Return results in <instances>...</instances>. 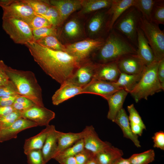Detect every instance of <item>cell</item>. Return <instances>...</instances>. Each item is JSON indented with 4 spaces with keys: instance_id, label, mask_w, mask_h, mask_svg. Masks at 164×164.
<instances>
[{
    "instance_id": "1",
    "label": "cell",
    "mask_w": 164,
    "mask_h": 164,
    "mask_svg": "<svg viewBox=\"0 0 164 164\" xmlns=\"http://www.w3.org/2000/svg\"><path fill=\"white\" fill-rule=\"evenodd\" d=\"M25 45L44 72L60 84L69 79L80 65L65 52L44 47L35 41Z\"/></svg>"
},
{
    "instance_id": "2",
    "label": "cell",
    "mask_w": 164,
    "mask_h": 164,
    "mask_svg": "<svg viewBox=\"0 0 164 164\" xmlns=\"http://www.w3.org/2000/svg\"><path fill=\"white\" fill-rule=\"evenodd\" d=\"M137 48L126 38L113 29L105 38L101 46L92 55L93 61L104 63L117 61L123 56L137 54Z\"/></svg>"
},
{
    "instance_id": "3",
    "label": "cell",
    "mask_w": 164,
    "mask_h": 164,
    "mask_svg": "<svg viewBox=\"0 0 164 164\" xmlns=\"http://www.w3.org/2000/svg\"><path fill=\"white\" fill-rule=\"evenodd\" d=\"M5 71L19 95L30 99L38 106L44 107L42 89L33 72L15 69L7 65Z\"/></svg>"
},
{
    "instance_id": "4",
    "label": "cell",
    "mask_w": 164,
    "mask_h": 164,
    "mask_svg": "<svg viewBox=\"0 0 164 164\" xmlns=\"http://www.w3.org/2000/svg\"><path fill=\"white\" fill-rule=\"evenodd\" d=\"M159 63L155 60L145 67L140 80L130 93L136 102L142 99L147 100L149 96L164 91L157 75Z\"/></svg>"
},
{
    "instance_id": "5",
    "label": "cell",
    "mask_w": 164,
    "mask_h": 164,
    "mask_svg": "<svg viewBox=\"0 0 164 164\" xmlns=\"http://www.w3.org/2000/svg\"><path fill=\"white\" fill-rule=\"evenodd\" d=\"M142 15L134 6L126 9L114 23L112 29L126 38L137 48V32Z\"/></svg>"
},
{
    "instance_id": "6",
    "label": "cell",
    "mask_w": 164,
    "mask_h": 164,
    "mask_svg": "<svg viewBox=\"0 0 164 164\" xmlns=\"http://www.w3.org/2000/svg\"><path fill=\"white\" fill-rule=\"evenodd\" d=\"M139 28L153 51L155 60L159 62L164 58V31L159 25L148 21L142 16Z\"/></svg>"
},
{
    "instance_id": "7",
    "label": "cell",
    "mask_w": 164,
    "mask_h": 164,
    "mask_svg": "<svg viewBox=\"0 0 164 164\" xmlns=\"http://www.w3.org/2000/svg\"><path fill=\"white\" fill-rule=\"evenodd\" d=\"M105 39L90 38L68 43L65 45V52L80 63L89 59V57L101 46Z\"/></svg>"
},
{
    "instance_id": "8",
    "label": "cell",
    "mask_w": 164,
    "mask_h": 164,
    "mask_svg": "<svg viewBox=\"0 0 164 164\" xmlns=\"http://www.w3.org/2000/svg\"><path fill=\"white\" fill-rule=\"evenodd\" d=\"M2 19L3 29L15 43L25 45L35 41L32 31L28 23L15 19Z\"/></svg>"
},
{
    "instance_id": "9",
    "label": "cell",
    "mask_w": 164,
    "mask_h": 164,
    "mask_svg": "<svg viewBox=\"0 0 164 164\" xmlns=\"http://www.w3.org/2000/svg\"><path fill=\"white\" fill-rule=\"evenodd\" d=\"M108 8L94 12L91 17L87 25V31L90 38H104L109 31L108 29L109 15Z\"/></svg>"
},
{
    "instance_id": "10",
    "label": "cell",
    "mask_w": 164,
    "mask_h": 164,
    "mask_svg": "<svg viewBox=\"0 0 164 164\" xmlns=\"http://www.w3.org/2000/svg\"><path fill=\"white\" fill-rule=\"evenodd\" d=\"M2 9V19H17L28 24L36 15L31 7L23 0H15L8 6Z\"/></svg>"
},
{
    "instance_id": "11",
    "label": "cell",
    "mask_w": 164,
    "mask_h": 164,
    "mask_svg": "<svg viewBox=\"0 0 164 164\" xmlns=\"http://www.w3.org/2000/svg\"><path fill=\"white\" fill-rule=\"evenodd\" d=\"M97 63L89 59L80 63V65L67 81L83 87L93 80Z\"/></svg>"
},
{
    "instance_id": "12",
    "label": "cell",
    "mask_w": 164,
    "mask_h": 164,
    "mask_svg": "<svg viewBox=\"0 0 164 164\" xmlns=\"http://www.w3.org/2000/svg\"><path fill=\"white\" fill-rule=\"evenodd\" d=\"M55 113L44 107L35 105L22 112V118L28 119L40 126L49 125L55 117Z\"/></svg>"
},
{
    "instance_id": "13",
    "label": "cell",
    "mask_w": 164,
    "mask_h": 164,
    "mask_svg": "<svg viewBox=\"0 0 164 164\" xmlns=\"http://www.w3.org/2000/svg\"><path fill=\"white\" fill-rule=\"evenodd\" d=\"M122 89L115 82L93 80L83 87L82 94H90L99 95L106 100L113 94Z\"/></svg>"
},
{
    "instance_id": "14",
    "label": "cell",
    "mask_w": 164,
    "mask_h": 164,
    "mask_svg": "<svg viewBox=\"0 0 164 164\" xmlns=\"http://www.w3.org/2000/svg\"><path fill=\"white\" fill-rule=\"evenodd\" d=\"M121 73L138 74L142 72L146 66L137 54L125 55L116 61Z\"/></svg>"
},
{
    "instance_id": "15",
    "label": "cell",
    "mask_w": 164,
    "mask_h": 164,
    "mask_svg": "<svg viewBox=\"0 0 164 164\" xmlns=\"http://www.w3.org/2000/svg\"><path fill=\"white\" fill-rule=\"evenodd\" d=\"M84 34L81 22L78 19L74 18L67 21L60 31L57 30V37L58 39L62 37L70 42H75V40L82 38Z\"/></svg>"
},
{
    "instance_id": "16",
    "label": "cell",
    "mask_w": 164,
    "mask_h": 164,
    "mask_svg": "<svg viewBox=\"0 0 164 164\" xmlns=\"http://www.w3.org/2000/svg\"><path fill=\"white\" fill-rule=\"evenodd\" d=\"M84 130V149L94 155L111 145L109 142L103 141L100 138L93 126H86Z\"/></svg>"
},
{
    "instance_id": "17",
    "label": "cell",
    "mask_w": 164,
    "mask_h": 164,
    "mask_svg": "<svg viewBox=\"0 0 164 164\" xmlns=\"http://www.w3.org/2000/svg\"><path fill=\"white\" fill-rule=\"evenodd\" d=\"M121 72L116 61L104 63H98L93 80L116 82Z\"/></svg>"
},
{
    "instance_id": "18",
    "label": "cell",
    "mask_w": 164,
    "mask_h": 164,
    "mask_svg": "<svg viewBox=\"0 0 164 164\" xmlns=\"http://www.w3.org/2000/svg\"><path fill=\"white\" fill-rule=\"evenodd\" d=\"M37 125L28 119L22 117L19 118L9 127L2 129L0 132V142L17 138L20 132Z\"/></svg>"
},
{
    "instance_id": "19",
    "label": "cell",
    "mask_w": 164,
    "mask_h": 164,
    "mask_svg": "<svg viewBox=\"0 0 164 164\" xmlns=\"http://www.w3.org/2000/svg\"><path fill=\"white\" fill-rule=\"evenodd\" d=\"M52 97L53 104L57 105L75 96L82 94L83 87L77 86L67 81L62 84Z\"/></svg>"
},
{
    "instance_id": "20",
    "label": "cell",
    "mask_w": 164,
    "mask_h": 164,
    "mask_svg": "<svg viewBox=\"0 0 164 164\" xmlns=\"http://www.w3.org/2000/svg\"><path fill=\"white\" fill-rule=\"evenodd\" d=\"M82 0H50V4L57 9L60 14L61 25L69 16L80 9Z\"/></svg>"
},
{
    "instance_id": "21",
    "label": "cell",
    "mask_w": 164,
    "mask_h": 164,
    "mask_svg": "<svg viewBox=\"0 0 164 164\" xmlns=\"http://www.w3.org/2000/svg\"><path fill=\"white\" fill-rule=\"evenodd\" d=\"M137 55L147 66L155 60L153 51L143 32L139 27L137 32Z\"/></svg>"
},
{
    "instance_id": "22",
    "label": "cell",
    "mask_w": 164,
    "mask_h": 164,
    "mask_svg": "<svg viewBox=\"0 0 164 164\" xmlns=\"http://www.w3.org/2000/svg\"><path fill=\"white\" fill-rule=\"evenodd\" d=\"M113 122L120 127L124 137L131 140L137 147H141L138 136L132 132L128 116L124 108H122L118 112Z\"/></svg>"
},
{
    "instance_id": "23",
    "label": "cell",
    "mask_w": 164,
    "mask_h": 164,
    "mask_svg": "<svg viewBox=\"0 0 164 164\" xmlns=\"http://www.w3.org/2000/svg\"><path fill=\"white\" fill-rule=\"evenodd\" d=\"M57 132L55 126L53 125L41 150L45 164L51 159H53L56 153L57 147Z\"/></svg>"
},
{
    "instance_id": "24",
    "label": "cell",
    "mask_w": 164,
    "mask_h": 164,
    "mask_svg": "<svg viewBox=\"0 0 164 164\" xmlns=\"http://www.w3.org/2000/svg\"><path fill=\"white\" fill-rule=\"evenodd\" d=\"M134 0H112L108 9L109 15L108 29L109 31L118 18L128 8L133 5Z\"/></svg>"
},
{
    "instance_id": "25",
    "label": "cell",
    "mask_w": 164,
    "mask_h": 164,
    "mask_svg": "<svg viewBox=\"0 0 164 164\" xmlns=\"http://www.w3.org/2000/svg\"><path fill=\"white\" fill-rule=\"evenodd\" d=\"M128 93L123 89H121L106 99L109 106L107 115L108 119L113 121L118 112L123 108V103Z\"/></svg>"
},
{
    "instance_id": "26",
    "label": "cell",
    "mask_w": 164,
    "mask_h": 164,
    "mask_svg": "<svg viewBox=\"0 0 164 164\" xmlns=\"http://www.w3.org/2000/svg\"><path fill=\"white\" fill-rule=\"evenodd\" d=\"M52 126H47L38 134L26 139L23 148L24 153L26 155L32 150H41Z\"/></svg>"
},
{
    "instance_id": "27",
    "label": "cell",
    "mask_w": 164,
    "mask_h": 164,
    "mask_svg": "<svg viewBox=\"0 0 164 164\" xmlns=\"http://www.w3.org/2000/svg\"><path fill=\"white\" fill-rule=\"evenodd\" d=\"M123 154L122 150L111 145L94 155L98 164H115Z\"/></svg>"
},
{
    "instance_id": "28",
    "label": "cell",
    "mask_w": 164,
    "mask_h": 164,
    "mask_svg": "<svg viewBox=\"0 0 164 164\" xmlns=\"http://www.w3.org/2000/svg\"><path fill=\"white\" fill-rule=\"evenodd\" d=\"M84 133V130L78 133H65L58 131L57 147L56 155L83 138Z\"/></svg>"
},
{
    "instance_id": "29",
    "label": "cell",
    "mask_w": 164,
    "mask_h": 164,
    "mask_svg": "<svg viewBox=\"0 0 164 164\" xmlns=\"http://www.w3.org/2000/svg\"><path fill=\"white\" fill-rule=\"evenodd\" d=\"M112 0H82L81 7L79 12L82 15L109 8Z\"/></svg>"
},
{
    "instance_id": "30",
    "label": "cell",
    "mask_w": 164,
    "mask_h": 164,
    "mask_svg": "<svg viewBox=\"0 0 164 164\" xmlns=\"http://www.w3.org/2000/svg\"><path fill=\"white\" fill-rule=\"evenodd\" d=\"M143 71L140 73L134 74L121 73L118 79L115 82L119 87L123 89L128 93H130L140 80Z\"/></svg>"
},
{
    "instance_id": "31",
    "label": "cell",
    "mask_w": 164,
    "mask_h": 164,
    "mask_svg": "<svg viewBox=\"0 0 164 164\" xmlns=\"http://www.w3.org/2000/svg\"><path fill=\"white\" fill-rule=\"evenodd\" d=\"M84 149V143L83 139L82 138L78 140L70 147L57 153L53 159L59 162L65 158L74 156Z\"/></svg>"
},
{
    "instance_id": "32",
    "label": "cell",
    "mask_w": 164,
    "mask_h": 164,
    "mask_svg": "<svg viewBox=\"0 0 164 164\" xmlns=\"http://www.w3.org/2000/svg\"><path fill=\"white\" fill-rule=\"evenodd\" d=\"M35 42L41 46L50 50L63 52L65 51V45L54 36H46Z\"/></svg>"
},
{
    "instance_id": "33",
    "label": "cell",
    "mask_w": 164,
    "mask_h": 164,
    "mask_svg": "<svg viewBox=\"0 0 164 164\" xmlns=\"http://www.w3.org/2000/svg\"><path fill=\"white\" fill-rule=\"evenodd\" d=\"M156 0H134L133 5L142 16L150 22L152 11Z\"/></svg>"
},
{
    "instance_id": "34",
    "label": "cell",
    "mask_w": 164,
    "mask_h": 164,
    "mask_svg": "<svg viewBox=\"0 0 164 164\" xmlns=\"http://www.w3.org/2000/svg\"><path fill=\"white\" fill-rule=\"evenodd\" d=\"M150 22L158 25L164 24V0H156L152 11Z\"/></svg>"
},
{
    "instance_id": "35",
    "label": "cell",
    "mask_w": 164,
    "mask_h": 164,
    "mask_svg": "<svg viewBox=\"0 0 164 164\" xmlns=\"http://www.w3.org/2000/svg\"><path fill=\"white\" fill-rule=\"evenodd\" d=\"M155 153L150 149L142 153L134 154L128 158L131 164H148L155 159Z\"/></svg>"
},
{
    "instance_id": "36",
    "label": "cell",
    "mask_w": 164,
    "mask_h": 164,
    "mask_svg": "<svg viewBox=\"0 0 164 164\" xmlns=\"http://www.w3.org/2000/svg\"><path fill=\"white\" fill-rule=\"evenodd\" d=\"M32 9L36 15H43L51 5L49 0H23Z\"/></svg>"
},
{
    "instance_id": "37",
    "label": "cell",
    "mask_w": 164,
    "mask_h": 164,
    "mask_svg": "<svg viewBox=\"0 0 164 164\" xmlns=\"http://www.w3.org/2000/svg\"><path fill=\"white\" fill-rule=\"evenodd\" d=\"M42 16L46 19L53 26L58 28L61 26L60 14L54 6L51 5L46 13Z\"/></svg>"
},
{
    "instance_id": "38",
    "label": "cell",
    "mask_w": 164,
    "mask_h": 164,
    "mask_svg": "<svg viewBox=\"0 0 164 164\" xmlns=\"http://www.w3.org/2000/svg\"><path fill=\"white\" fill-rule=\"evenodd\" d=\"M35 42L43 38L51 36L57 37V28L54 27H43L32 30Z\"/></svg>"
},
{
    "instance_id": "39",
    "label": "cell",
    "mask_w": 164,
    "mask_h": 164,
    "mask_svg": "<svg viewBox=\"0 0 164 164\" xmlns=\"http://www.w3.org/2000/svg\"><path fill=\"white\" fill-rule=\"evenodd\" d=\"M35 105H36L30 99L19 95L12 106L15 111L22 112Z\"/></svg>"
},
{
    "instance_id": "40",
    "label": "cell",
    "mask_w": 164,
    "mask_h": 164,
    "mask_svg": "<svg viewBox=\"0 0 164 164\" xmlns=\"http://www.w3.org/2000/svg\"><path fill=\"white\" fill-rule=\"evenodd\" d=\"M22 117V112L16 111H13L6 116L0 117L1 130L9 127Z\"/></svg>"
},
{
    "instance_id": "41",
    "label": "cell",
    "mask_w": 164,
    "mask_h": 164,
    "mask_svg": "<svg viewBox=\"0 0 164 164\" xmlns=\"http://www.w3.org/2000/svg\"><path fill=\"white\" fill-rule=\"evenodd\" d=\"M28 24L32 31L43 27H53L46 19L38 15H36Z\"/></svg>"
},
{
    "instance_id": "42",
    "label": "cell",
    "mask_w": 164,
    "mask_h": 164,
    "mask_svg": "<svg viewBox=\"0 0 164 164\" xmlns=\"http://www.w3.org/2000/svg\"><path fill=\"white\" fill-rule=\"evenodd\" d=\"M127 108L129 113L128 117L129 122L139 125L144 129H146V126L138 113L135 108L134 104H132L128 106Z\"/></svg>"
},
{
    "instance_id": "43",
    "label": "cell",
    "mask_w": 164,
    "mask_h": 164,
    "mask_svg": "<svg viewBox=\"0 0 164 164\" xmlns=\"http://www.w3.org/2000/svg\"><path fill=\"white\" fill-rule=\"evenodd\" d=\"M28 164H45L41 150H35L26 155Z\"/></svg>"
},
{
    "instance_id": "44",
    "label": "cell",
    "mask_w": 164,
    "mask_h": 164,
    "mask_svg": "<svg viewBox=\"0 0 164 164\" xmlns=\"http://www.w3.org/2000/svg\"><path fill=\"white\" fill-rule=\"evenodd\" d=\"M15 95L19 94L15 86L10 80L7 84L0 86V97Z\"/></svg>"
},
{
    "instance_id": "45",
    "label": "cell",
    "mask_w": 164,
    "mask_h": 164,
    "mask_svg": "<svg viewBox=\"0 0 164 164\" xmlns=\"http://www.w3.org/2000/svg\"><path fill=\"white\" fill-rule=\"evenodd\" d=\"M94 155L89 151L84 149L74 157L77 164H86Z\"/></svg>"
},
{
    "instance_id": "46",
    "label": "cell",
    "mask_w": 164,
    "mask_h": 164,
    "mask_svg": "<svg viewBox=\"0 0 164 164\" xmlns=\"http://www.w3.org/2000/svg\"><path fill=\"white\" fill-rule=\"evenodd\" d=\"M154 143L153 147L164 150V132L159 131L155 132L152 138Z\"/></svg>"
},
{
    "instance_id": "47",
    "label": "cell",
    "mask_w": 164,
    "mask_h": 164,
    "mask_svg": "<svg viewBox=\"0 0 164 164\" xmlns=\"http://www.w3.org/2000/svg\"><path fill=\"white\" fill-rule=\"evenodd\" d=\"M6 65L2 60H0V86L7 84L9 80L6 73Z\"/></svg>"
},
{
    "instance_id": "48",
    "label": "cell",
    "mask_w": 164,
    "mask_h": 164,
    "mask_svg": "<svg viewBox=\"0 0 164 164\" xmlns=\"http://www.w3.org/2000/svg\"><path fill=\"white\" fill-rule=\"evenodd\" d=\"M157 75L160 83L164 90V58L159 61Z\"/></svg>"
},
{
    "instance_id": "49",
    "label": "cell",
    "mask_w": 164,
    "mask_h": 164,
    "mask_svg": "<svg viewBox=\"0 0 164 164\" xmlns=\"http://www.w3.org/2000/svg\"><path fill=\"white\" fill-rule=\"evenodd\" d=\"M19 95H15L0 97V107L12 105Z\"/></svg>"
},
{
    "instance_id": "50",
    "label": "cell",
    "mask_w": 164,
    "mask_h": 164,
    "mask_svg": "<svg viewBox=\"0 0 164 164\" xmlns=\"http://www.w3.org/2000/svg\"><path fill=\"white\" fill-rule=\"evenodd\" d=\"M130 125L132 132L138 136H141L144 128L140 125L130 122Z\"/></svg>"
},
{
    "instance_id": "51",
    "label": "cell",
    "mask_w": 164,
    "mask_h": 164,
    "mask_svg": "<svg viewBox=\"0 0 164 164\" xmlns=\"http://www.w3.org/2000/svg\"><path fill=\"white\" fill-rule=\"evenodd\" d=\"M15 111L12 105L0 107V117L6 116Z\"/></svg>"
},
{
    "instance_id": "52",
    "label": "cell",
    "mask_w": 164,
    "mask_h": 164,
    "mask_svg": "<svg viewBox=\"0 0 164 164\" xmlns=\"http://www.w3.org/2000/svg\"><path fill=\"white\" fill-rule=\"evenodd\" d=\"M58 162L60 164H77L74 156L65 158Z\"/></svg>"
},
{
    "instance_id": "53",
    "label": "cell",
    "mask_w": 164,
    "mask_h": 164,
    "mask_svg": "<svg viewBox=\"0 0 164 164\" xmlns=\"http://www.w3.org/2000/svg\"><path fill=\"white\" fill-rule=\"evenodd\" d=\"M15 0H0V6L2 8L6 7L13 2Z\"/></svg>"
},
{
    "instance_id": "54",
    "label": "cell",
    "mask_w": 164,
    "mask_h": 164,
    "mask_svg": "<svg viewBox=\"0 0 164 164\" xmlns=\"http://www.w3.org/2000/svg\"><path fill=\"white\" fill-rule=\"evenodd\" d=\"M115 164H131L128 158L124 159L122 157L120 158Z\"/></svg>"
},
{
    "instance_id": "55",
    "label": "cell",
    "mask_w": 164,
    "mask_h": 164,
    "mask_svg": "<svg viewBox=\"0 0 164 164\" xmlns=\"http://www.w3.org/2000/svg\"><path fill=\"white\" fill-rule=\"evenodd\" d=\"M86 164H98L96 161L94 155L87 162Z\"/></svg>"
},
{
    "instance_id": "56",
    "label": "cell",
    "mask_w": 164,
    "mask_h": 164,
    "mask_svg": "<svg viewBox=\"0 0 164 164\" xmlns=\"http://www.w3.org/2000/svg\"><path fill=\"white\" fill-rule=\"evenodd\" d=\"M1 126H0V132H1Z\"/></svg>"
}]
</instances>
